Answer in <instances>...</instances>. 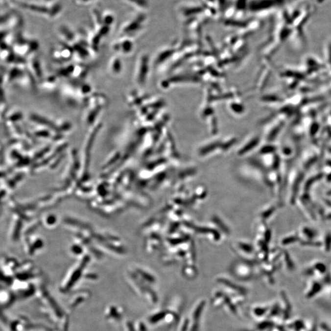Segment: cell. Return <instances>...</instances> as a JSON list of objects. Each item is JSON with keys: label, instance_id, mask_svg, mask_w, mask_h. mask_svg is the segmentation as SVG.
Wrapping results in <instances>:
<instances>
[{"label": "cell", "instance_id": "9", "mask_svg": "<svg viewBox=\"0 0 331 331\" xmlns=\"http://www.w3.org/2000/svg\"><path fill=\"white\" fill-rule=\"evenodd\" d=\"M114 21H115V18H114L113 14L111 13H106L102 15V22H103L104 25L111 28Z\"/></svg>", "mask_w": 331, "mask_h": 331}, {"label": "cell", "instance_id": "10", "mask_svg": "<svg viewBox=\"0 0 331 331\" xmlns=\"http://www.w3.org/2000/svg\"><path fill=\"white\" fill-rule=\"evenodd\" d=\"M95 1V0H74L75 3L79 5H87Z\"/></svg>", "mask_w": 331, "mask_h": 331}, {"label": "cell", "instance_id": "3", "mask_svg": "<svg viewBox=\"0 0 331 331\" xmlns=\"http://www.w3.org/2000/svg\"><path fill=\"white\" fill-rule=\"evenodd\" d=\"M148 70L147 56L145 54L141 55L136 63L135 71V79L138 86L142 87L144 85L147 77Z\"/></svg>", "mask_w": 331, "mask_h": 331}, {"label": "cell", "instance_id": "11", "mask_svg": "<svg viewBox=\"0 0 331 331\" xmlns=\"http://www.w3.org/2000/svg\"><path fill=\"white\" fill-rule=\"evenodd\" d=\"M43 3H50L55 1V0H43Z\"/></svg>", "mask_w": 331, "mask_h": 331}, {"label": "cell", "instance_id": "8", "mask_svg": "<svg viewBox=\"0 0 331 331\" xmlns=\"http://www.w3.org/2000/svg\"><path fill=\"white\" fill-rule=\"evenodd\" d=\"M121 1L141 12L145 10L148 5L147 0H121Z\"/></svg>", "mask_w": 331, "mask_h": 331}, {"label": "cell", "instance_id": "2", "mask_svg": "<svg viewBox=\"0 0 331 331\" xmlns=\"http://www.w3.org/2000/svg\"><path fill=\"white\" fill-rule=\"evenodd\" d=\"M145 19V15L141 13L126 22L119 31L120 38H128L133 40L142 31Z\"/></svg>", "mask_w": 331, "mask_h": 331}, {"label": "cell", "instance_id": "4", "mask_svg": "<svg viewBox=\"0 0 331 331\" xmlns=\"http://www.w3.org/2000/svg\"><path fill=\"white\" fill-rule=\"evenodd\" d=\"M135 47V43L133 39L120 38L112 46L113 50L118 54L128 55L133 52Z\"/></svg>", "mask_w": 331, "mask_h": 331}, {"label": "cell", "instance_id": "1", "mask_svg": "<svg viewBox=\"0 0 331 331\" xmlns=\"http://www.w3.org/2000/svg\"><path fill=\"white\" fill-rule=\"evenodd\" d=\"M21 6L26 10L50 19L57 18L63 11L62 4L59 2L54 1L53 3L41 4L22 3Z\"/></svg>", "mask_w": 331, "mask_h": 331}, {"label": "cell", "instance_id": "5", "mask_svg": "<svg viewBox=\"0 0 331 331\" xmlns=\"http://www.w3.org/2000/svg\"><path fill=\"white\" fill-rule=\"evenodd\" d=\"M58 33L67 45H71L77 40L76 36L67 26L61 25L58 28Z\"/></svg>", "mask_w": 331, "mask_h": 331}, {"label": "cell", "instance_id": "6", "mask_svg": "<svg viewBox=\"0 0 331 331\" xmlns=\"http://www.w3.org/2000/svg\"><path fill=\"white\" fill-rule=\"evenodd\" d=\"M109 71L113 75H118L122 71L123 65L121 58L118 56H114L109 63Z\"/></svg>", "mask_w": 331, "mask_h": 331}, {"label": "cell", "instance_id": "7", "mask_svg": "<svg viewBox=\"0 0 331 331\" xmlns=\"http://www.w3.org/2000/svg\"><path fill=\"white\" fill-rule=\"evenodd\" d=\"M89 72V68L87 66L82 64L75 65L74 71H73L72 77L75 80H82L87 77Z\"/></svg>", "mask_w": 331, "mask_h": 331}]
</instances>
